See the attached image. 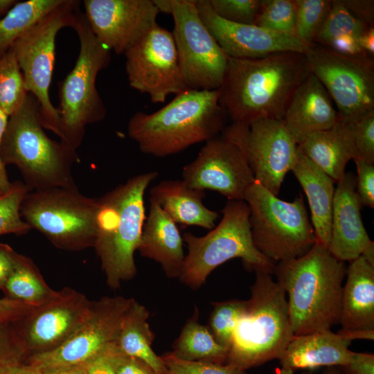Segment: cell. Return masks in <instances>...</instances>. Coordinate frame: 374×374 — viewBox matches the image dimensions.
<instances>
[{
    "label": "cell",
    "instance_id": "6da1fadb",
    "mask_svg": "<svg viewBox=\"0 0 374 374\" xmlns=\"http://www.w3.org/2000/svg\"><path fill=\"white\" fill-rule=\"evenodd\" d=\"M311 73L303 53L278 52L228 60L219 103L234 123L259 118L283 119L299 86Z\"/></svg>",
    "mask_w": 374,
    "mask_h": 374
},
{
    "label": "cell",
    "instance_id": "7a4b0ae2",
    "mask_svg": "<svg viewBox=\"0 0 374 374\" xmlns=\"http://www.w3.org/2000/svg\"><path fill=\"white\" fill-rule=\"evenodd\" d=\"M346 268L318 242L305 255L276 264L274 274L288 296L294 335L330 330L339 323Z\"/></svg>",
    "mask_w": 374,
    "mask_h": 374
},
{
    "label": "cell",
    "instance_id": "3957f363",
    "mask_svg": "<svg viewBox=\"0 0 374 374\" xmlns=\"http://www.w3.org/2000/svg\"><path fill=\"white\" fill-rule=\"evenodd\" d=\"M219 96V89H187L157 112H136L129 120L128 135L142 152L156 157L206 142L226 126Z\"/></svg>",
    "mask_w": 374,
    "mask_h": 374
},
{
    "label": "cell",
    "instance_id": "277c9868",
    "mask_svg": "<svg viewBox=\"0 0 374 374\" xmlns=\"http://www.w3.org/2000/svg\"><path fill=\"white\" fill-rule=\"evenodd\" d=\"M157 176L154 171L135 175L98 198L93 248L112 289L136 274L134 254L145 220L144 195Z\"/></svg>",
    "mask_w": 374,
    "mask_h": 374
},
{
    "label": "cell",
    "instance_id": "5b68a950",
    "mask_svg": "<svg viewBox=\"0 0 374 374\" xmlns=\"http://www.w3.org/2000/svg\"><path fill=\"white\" fill-rule=\"evenodd\" d=\"M39 116V105L30 93L9 116L1 145V159L20 171L30 190L75 186L73 166L76 150L49 138Z\"/></svg>",
    "mask_w": 374,
    "mask_h": 374
},
{
    "label": "cell",
    "instance_id": "8992f818",
    "mask_svg": "<svg viewBox=\"0 0 374 374\" xmlns=\"http://www.w3.org/2000/svg\"><path fill=\"white\" fill-rule=\"evenodd\" d=\"M293 336L285 290L270 274L256 271L226 364L246 371L279 359Z\"/></svg>",
    "mask_w": 374,
    "mask_h": 374
},
{
    "label": "cell",
    "instance_id": "52a82bcc",
    "mask_svg": "<svg viewBox=\"0 0 374 374\" xmlns=\"http://www.w3.org/2000/svg\"><path fill=\"white\" fill-rule=\"evenodd\" d=\"M220 223L199 237L186 232L188 247L180 281L193 290L200 287L208 275L225 262L240 258L250 271L274 274L276 264L255 247L249 222L250 211L243 200H229L222 211Z\"/></svg>",
    "mask_w": 374,
    "mask_h": 374
},
{
    "label": "cell",
    "instance_id": "ba28073f",
    "mask_svg": "<svg viewBox=\"0 0 374 374\" xmlns=\"http://www.w3.org/2000/svg\"><path fill=\"white\" fill-rule=\"evenodd\" d=\"M77 33L80 51L71 71L59 84L60 112L66 144L76 150L89 124L106 116L105 104L96 88L98 73L111 61L110 50L92 32L84 13L77 10L71 26Z\"/></svg>",
    "mask_w": 374,
    "mask_h": 374
},
{
    "label": "cell",
    "instance_id": "9c48e42d",
    "mask_svg": "<svg viewBox=\"0 0 374 374\" xmlns=\"http://www.w3.org/2000/svg\"><path fill=\"white\" fill-rule=\"evenodd\" d=\"M244 201L250 211L253 244L274 262L299 258L317 242L301 193L292 202H287L255 181Z\"/></svg>",
    "mask_w": 374,
    "mask_h": 374
},
{
    "label": "cell",
    "instance_id": "30bf717a",
    "mask_svg": "<svg viewBox=\"0 0 374 374\" xmlns=\"http://www.w3.org/2000/svg\"><path fill=\"white\" fill-rule=\"evenodd\" d=\"M98 206V198L73 186L30 190L20 211L30 227L56 248L78 251L94 247Z\"/></svg>",
    "mask_w": 374,
    "mask_h": 374
},
{
    "label": "cell",
    "instance_id": "8fae6325",
    "mask_svg": "<svg viewBox=\"0 0 374 374\" xmlns=\"http://www.w3.org/2000/svg\"><path fill=\"white\" fill-rule=\"evenodd\" d=\"M79 4V1L64 0L30 28L10 48L28 93L39 103L42 126L53 132L62 142L64 133L62 120L59 109L50 100L49 88L55 60L57 34L63 28H71Z\"/></svg>",
    "mask_w": 374,
    "mask_h": 374
},
{
    "label": "cell",
    "instance_id": "7c38bea8",
    "mask_svg": "<svg viewBox=\"0 0 374 374\" xmlns=\"http://www.w3.org/2000/svg\"><path fill=\"white\" fill-rule=\"evenodd\" d=\"M341 118L355 122L374 110V57L351 56L312 43L304 53Z\"/></svg>",
    "mask_w": 374,
    "mask_h": 374
},
{
    "label": "cell",
    "instance_id": "4fadbf2b",
    "mask_svg": "<svg viewBox=\"0 0 374 374\" xmlns=\"http://www.w3.org/2000/svg\"><path fill=\"white\" fill-rule=\"evenodd\" d=\"M172 32L183 80L188 89L215 90L229 57L203 24L194 0H172Z\"/></svg>",
    "mask_w": 374,
    "mask_h": 374
},
{
    "label": "cell",
    "instance_id": "5bb4252c",
    "mask_svg": "<svg viewBox=\"0 0 374 374\" xmlns=\"http://www.w3.org/2000/svg\"><path fill=\"white\" fill-rule=\"evenodd\" d=\"M221 133L240 148L255 181L278 195L299 150L283 119L259 118L247 123H231Z\"/></svg>",
    "mask_w": 374,
    "mask_h": 374
},
{
    "label": "cell",
    "instance_id": "9a60e30c",
    "mask_svg": "<svg viewBox=\"0 0 374 374\" xmlns=\"http://www.w3.org/2000/svg\"><path fill=\"white\" fill-rule=\"evenodd\" d=\"M133 300L104 296L91 301L87 317L63 344L52 351L28 356L24 362L40 371L86 363L116 344L122 321Z\"/></svg>",
    "mask_w": 374,
    "mask_h": 374
},
{
    "label": "cell",
    "instance_id": "2e32d148",
    "mask_svg": "<svg viewBox=\"0 0 374 374\" xmlns=\"http://www.w3.org/2000/svg\"><path fill=\"white\" fill-rule=\"evenodd\" d=\"M130 86L153 103L188 89L183 80L172 32L157 24L124 53Z\"/></svg>",
    "mask_w": 374,
    "mask_h": 374
},
{
    "label": "cell",
    "instance_id": "e0dca14e",
    "mask_svg": "<svg viewBox=\"0 0 374 374\" xmlns=\"http://www.w3.org/2000/svg\"><path fill=\"white\" fill-rule=\"evenodd\" d=\"M91 305L84 294L66 287L12 322L26 357L52 351L63 344L86 319Z\"/></svg>",
    "mask_w": 374,
    "mask_h": 374
},
{
    "label": "cell",
    "instance_id": "ac0fdd59",
    "mask_svg": "<svg viewBox=\"0 0 374 374\" xmlns=\"http://www.w3.org/2000/svg\"><path fill=\"white\" fill-rule=\"evenodd\" d=\"M182 180L191 188L243 201L255 181L240 148L222 134L205 142L195 159L184 167Z\"/></svg>",
    "mask_w": 374,
    "mask_h": 374
},
{
    "label": "cell",
    "instance_id": "d6986e66",
    "mask_svg": "<svg viewBox=\"0 0 374 374\" xmlns=\"http://www.w3.org/2000/svg\"><path fill=\"white\" fill-rule=\"evenodd\" d=\"M84 15L99 42L124 54L157 24L152 0H84Z\"/></svg>",
    "mask_w": 374,
    "mask_h": 374
},
{
    "label": "cell",
    "instance_id": "ffe728a7",
    "mask_svg": "<svg viewBox=\"0 0 374 374\" xmlns=\"http://www.w3.org/2000/svg\"><path fill=\"white\" fill-rule=\"evenodd\" d=\"M196 7L203 24L229 57L257 58L283 51L304 53L308 46L294 35L225 20L214 12L208 0L196 1Z\"/></svg>",
    "mask_w": 374,
    "mask_h": 374
},
{
    "label": "cell",
    "instance_id": "44dd1931",
    "mask_svg": "<svg viewBox=\"0 0 374 374\" xmlns=\"http://www.w3.org/2000/svg\"><path fill=\"white\" fill-rule=\"evenodd\" d=\"M337 332L353 339H374V266L362 256L346 268Z\"/></svg>",
    "mask_w": 374,
    "mask_h": 374
},
{
    "label": "cell",
    "instance_id": "7402d4cb",
    "mask_svg": "<svg viewBox=\"0 0 374 374\" xmlns=\"http://www.w3.org/2000/svg\"><path fill=\"white\" fill-rule=\"evenodd\" d=\"M337 183L328 249L339 260L351 262L362 255L372 240L362 222V205L356 193L355 176L345 173Z\"/></svg>",
    "mask_w": 374,
    "mask_h": 374
},
{
    "label": "cell",
    "instance_id": "603a6c76",
    "mask_svg": "<svg viewBox=\"0 0 374 374\" xmlns=\"http://www.w3.org/2000/svg\"><path fill=\"white\" fill-rule=\"evenodd\" d=\"M341 116L321 82L310 73L293 94L283 121L296 143L335 126Z\"/></svg>",
    "mask_w": 374,
    "mask_h": 374
},
{
    "label": "cell",
    "instance_id": "cb8c5ba5",
    "mask_svg": "<svg viewBox=\"0 0 374 374\" xmlns=\"http://www.w3.org/2000/svg\"><path fill=\"white\" fill-rule=\"evenodd\" d=\"M150 203L138 251L160 264L167 277L179 278L185 258L183 238L171 217L157 204Z\"/></svg>",
    "mask_w": 374,
    "mask_h": 374
},
{
    "label": "cell",
    "instance_id": "d4e9b609",
    "mask_svg": "<svg viewBox=\"0 0 374 374\" xmlns=\"http://www.w3.org/2000/svg\"><path fill=\"white\" fill-rule=\"evenodd\" d=\"M351 341L330 330L294 335L279 357L283 368H314L340 366L347 364L353 352Z\"/></svg>",
    "mask_w": 374,
    "mask_h": 374
},
{
    "label": "cell",
    "instance_id": "484cf974",
    "mask_svg": "<svg viewBox=\"0 0 374 374\" xmlns=\"http://www.w3.org/2000/svg\"><path fill=\"white\" fill-rule=\"evenodd\" d=\"M291 171L306 195L317 242L328 247L335 181L304 155L299 148Z\"/></svg>",
    "mask_w": 374,
    "mask_h": 374
},
{
    "label": "cell",
    "instance_id": "4316f807",
    "mask_svg": "<svg viewBox=\"0 0 374 374\" xmlns=\"http://www.w3.org/2000/svg\"><path fill=\"white\" fill-rule=\"evenodd\" d=\"M150 192V201L157 204L175 223L206 229L215 226L218 213L203 204L205 190L191 188L183 180H166Z\"/></svg>",
    "mask_w": 374,
    "mask_h": 374
},
{
    "label": "cell",
    "instance_id": "83f0119b",
    "mask_svg": "<svg viewBox=\"0 0 374 374\" xmlns=\"http://www.w3.org/2000/svg\"><path fill=\"white\" fill-rule=\"evenodd\" d=\"M301 151L335 182L345 175L354 159L352 122L341 119L332 127L314 132L299 145Z\"/></svg>",
    "mask_w": 374,
    "mask_h": 374
},
{
    "label": "cell",
    "instance_id": "f1b7e54d",
    "mask_svg": "<svg viewBox=\"0 0 374 374\" xmlns=\"http://www.w3.org/2000/svg\"><path fill=\"white\" fill-rule=\"evenodd\" d=\"M148 318V309L134 299L122 321L116 345L125 354L145 362L157 374H168L161 356L152 350L154 335Z\"/></svg>",
    "mask_w": 374,
    "mask_h": 374
},
{
    "label": "cell",
    "instance_id": "f546056e",
    "mask_svg": "<svg viewBox=\"0 0 374 374\" xmlns=\"http://www.w3.org/2000/svg\"><path fill=\"white\" fill-rule=\"evenodd\" d=\"M199 310L195 306L170 353L184 360L226 364L228 350L217 343L208 328L199 323Z\"/></svg>",
    "mask_w": 374,
    "mask_h": 374
},
{
    "label": "cell",
    "instance_id": "4dcf8cb0",
    "mask_svg": "<svg viewBox=\"0 0 374 374\" xmlns=\"http://www.w3.org/2000/svg\"><path fill=\"white\" fill-rule=\"evenodd\" d=\"M1 291L4 297L31 307L45 303L57 292L48 285L33 260L19 253Z\"/></svg>",
    "mask_w": 374,
    "mask_h": 374
},
{
    "label": "cell",
    "instance_id": "1f68e13d",
    "mask_svg": "<svg viewBox=\"0 0 374 374\" xmlns=\"http://www.w3.org/2000/svg\"><path fill=\"white\" fill-rule=\"evenodd\" d=\"M64 0H28L17 2L0 18V59L13 44Z\"/></svg>",
    "mask_w": 374,
    "mask_h": 374
},
{
    "label": "cell",
    "instance_id": "d6a6232c",
    "mask_svg": "<svg viewBox=\"0 0 374 374\" xmlns=\"http://www.w3.org/2000/svg\"><path fill=\"white\" fill-rule=\"evenodd\" d=\"M13 51L0 59V109L8 116L18 110L28 95Z\"/></svg>",
    "mask_w": 374,
    "mask_h": 374
},
{
    "label": "cell",
    "instance_id": "836d02e7",
    "mask_svg": "<svg viewBox=\"0 0 374 374\" xmlns=\"http://www.w3.org/2000/svg\"><path fill=\"white\" fill-rule=\"evenodd\" d=\"M368 27L346 7L344 0H332L326 21L313 43L326 46L330 42L346 36L359 37Z\"/></svg>",
    "mask_w": 374,
    "mask_h": 374
},
{
    "label": "cell",
    "instance_id": "e575fe53",
    "mask_svg": "<svg viewBox=\"0 0 374 374\" xmlns=\"http://www.w3.org/2000/svg\"><path fill=\"white\" fill-rule=\"evenodd\" d=\"M29 191L23 181H16L0 195V235H21L32 229L23 219L20 211L21 203Z\"/></svg>",
    "mask_w": 374,
    "mask_h": 374
},
{
    "label": "cell",
    "instance_id": "d590c367",
    "mask_svg": "<svg viewBox=\"0 0 374 374\" xmlns=\"http://www.w3.org/2000/svg\"><path fill=\"white\" fill-rule=\"evenodd\" d=\"M294 36L305 45L314 42L331 8V0H295Z\"/></svg>",
    "mask_w": 374,
    "mask_h": 374
},
{
    "label": "cell",
    "instance_id": "8d00e7d4",
    "mask_svg": "<svg viewBox=\"0 0 374 374\" xmlns=\"http://www.w3.org/2000/svg\"><path fill=\"white\" fill-rule=\"evenodd\" d=\"M247 300L213 303L208 328L217 344L229 350L235 326L244 312Z\"/></svg>",
    "mask_w": 374,
    "mask_h": 374
},
{
    "label": "cell",
    "instance_id": "74e56055",
    "mask_svg": "<svg viewBox=\"0 0 374 374\" xmlns=\"http://www.w3.org/2000/svg\"><path fill=\"white\" fill-rule=\"evenodd\" d=\"M255 25L273 32L294 36L295 0H263Z\"/></svg>",
    "mask_w": 374,
    "mask_h": 374
},
{
    "label": "cell",
    "instance_id": "f35d334b",
    "mask_svg": "<svg viewBox=\"0 0 374 374\" xmlns=\"http://www.w3.org/2000/svg\"><path fill=\"white\" fill-rule=\"evenodd\" d=\"M214 12L229 21L255 25L263 0H208Z\"/></svg>",
    "mask_w": 374,
    "mask_h": 374
},
{
    "label": "cell",
    "instance_id": "ab89813d",
    "mask_svg": "<svg viewBox=\"0 0 374 374\" xmlns=\"http://www.w3.org/2000/svg\"><path fill=\"white\" fill-rule=\"evenodd\" d=\"M161 357L168 374H247L244 370L230 364L187 361L176 357L171 353Z\"/></svg>",
    "mask_w": 374,
    "mask_h": 374
},
{
    "label": "cell",
    "instance_id": "60d3db41",
    "mask_svg": "<svg viewBox=\"0 0 374 374\" xmlns=\"http://www.w3.org/2000/svg\"><path fill=\"white\" fill-rule=\"evenodd\" d=\"M352 137L354 159L374 164V110L352 122Z\"/></svg>",
    "mask_w": 374,
    "mask_h": 374
},
{
    "label": "cell",
    "instance_id": "b9f144b4",
    "mask_svg": "<svg viewBox=\"0 0 374 374\" xmlns=\"http://www.w3.org/2000/svg\"><path fill=\"white\" fill-rule=\"evenodd\" d=\"M26 358L12 322L0 321V366L22 363Z\"/></svg>",
    "mask_w": 374,
    "mask_h": 374
},
{
    "label": "cell",
    "instance_id": "7bdbcfd3",
    "mask_svg": "<svg viewBox=\"0 0 374 374\" xmlns=\"http://www.w3.org/2000/svg\"><path fill=\"white\" fill-rule=\"evenodd\" d=\"M107 354L115 374H157L145 362L122 352L116 344L108 348Z\"/></svg>",
    "mask_w": 374,
    "mask_h": 374
},
{
    "label": "cell",
    "instance_id": "ee69618b",
    "mask_svg": "<svg viewBox=\"0 0 374 374\" xmlns=\"http://www.w3.org/2000/svg\"><path fill=\"white\" fill-rule=\"evenodd\" d=\"M357 168L355 189L363 206L374 208V164L354 159Z\"/></svg>",
    "mask_w": 374,
    "mask_h": 374
},
{
    "label": "cell",
    "instance_id": "f6af8a7d",
    "mask_svg": "<svg viewBox=\"0 0 374 374\" xmlns=\"http://www.w3.org/2000/svg\"><path fill=\"white\" fill-rule=\"evenodd\" d=\"M339 368L341 374H374V355L353 352L350 360Z\"/></svg>",
    "mask_w": 374,
    "mask_h": 374
},
{
    "label": "cell",
    "instance_id": "bcb514c9",
    "mask_svg": "<svg viewBox=\"0 0 374 374\" xmlns=\"http://www.w3.org/2000/svg\"><path fill=\"white\" fill-rule=\"evenodd\" d=\"M33 307L6 297L0 299V321L15 322Z\"/></svg>",
    "mask_w": 374,
    "mask_h": 374
},
{
    "label": "cell",
    "instance_id": "7dc6e473",
    "mask_svg": "<svg viewBox=\"0 0 374 374\" xmlns=\"http://www.w3.org/2000/svg\"><path fill=\"white\" fill-rule=\"evenodd\" d=\"M348 9L369 26H374V1L344 0Z\"/></svg>",
    "mask_w": 374,
    "mask_h": 374
},
{
    "label": "cell",
    "instance_id": "c3c4849f",
    "mask_svg": "<svg viewBox=\"0 0 374 374\" xmlns=\"http://www.w3.org/2000/svg\"><path fill=\"white\" fill-rule=\"evenodd\" d=\"M18 253L9 244L0 243V290L12 271Z\"/></svg>",
    "mask_w": 374,
    "mask_h": 374
},
{
    "label": "cell",
    "instance_id": "681fc988",
    "mask_svg": "<svg viewBox=\"0 0 374 374\" xmlns=\"http://www.w3.org/2000/svg\"><path fill=\"white\" fill-rule=\"evenodd\" d=\"M108 348L86 362L87 374H115L109 359Z\"/></svg>",
    "mask_w": 374,
    "mask_h": 374
},
{
    "label": "cell",
    "instance_id": "f907efd6",
    "mask_svg": "<svg viewBox=\"0 0 374 374\" xmlns=\"http://www.w3.org/2000/svg\"><path fill=\"white\" fill-rule=\"evenodd\" d=\"M9 116L0 109V151L3 136L7 126ZM8 174L6 170V166L2 162L0 154V190L3 192L6 191L10 186Z\"/></svg>",
    "mask_w": 374,
    "mask_h": 374
},
{
    "label": "cell",
    "instance_id": "816d5d0a",
    "mask_svg": "<svg viewBox=\"0 0 374 374\" xmlns=\"http://www.w3.org/2000/svg\"><path fill=\"white\" fill-rule=\"evenodd\" d=\"M0 374H41V371L25 362L0 366Z\"/></svg>",
    "mask_w": 374,
    "mask_h": 374
},
{
    "label": "cell",
    "instance_id": "f5cc1de1",
    "mask_svg": "<svg viewBox=\"0 0 374 374\" xmlns=\"http://www.w3.org/2000/svg\"><path fill=\"white\" fill-rule=\"evenodd\" d=\"M41 374H87L86 363L58 366L41 371Z\"/></svg>",
    "mask_w": 374,
    "mask_h": 374
},
{
    "label": "cell",
    "instance_id": "db71d44e",
    "mask_svg": "<svg viewBox=\"0 0 374 374\" xmlns=\"http://www.w3.org/2000/svg\"><path fill=\"white\" fill-rule=\"evenodd\" d=\"M364 53L374 57V26L368 27L358 38Z\"/></svg>",
    "mask_w": 374,
    "mask_h": 374
},
{
    "label": "cell",
    "instance_id": "11a10c76",
    "mask_svg": "<svg viewBox=\"0 0 374 374\" xmlns=\"http://www.w3.org/2000/svg\"><path fill=\"white\" fill-rule=\"evenodd\" d=\"M159 12L172 14V0H152Z\"/></svg>",
    "mask_w": 374,
    "mask_h": 374
},
{
    "label": "cell",
    "instance_id": "9f6ffc18",
    "mask_svg": "<svg viewBox=\"0 0 374 374\" xmlns=\"http://www.w3.org/2000/svg\"><path fill=\"white\" fill-rule=\"evenodd\" d=\"M369 264L374 266V242L371 244L365 249L361 255Z\"/></svg>",
    "mask_w": 374,
    "mask_h": 374
},
{
    "label": "cell",
    "instance_id": "6f0895ef",
    "mask_svg": "<svg viewBox=\"0 0 374 374\" xmlns=\"http://www.w3.org/2000/svg\"><path fill=\"white\" fill-rule=\"evenodd\" d=\"M17 2L15 0H0V15H6Z\"/></svg>",
    "mask_w": 374,
    "mask_h": 374
},
{
    "label": "cell",
    "instance_id": "680465c9",
    "mask_svg": "<svg viewBox=\"0 0 374 374\" xmlns=\"http://www.w3.org/2000/svg\"><path fill=\"white\" fill-rule=\"evenodd\" d=\"M301 374H312L310 373H302ZM323 374H341L339 367L332 366L328 367V368L323 372Z\"/></svg>",
    "mask_w": 374,
    "mask_h": 374
},
{
    "label": "cell",
    "instance_id": "91938a15",
    "mask_svg": "<svg viewBox=\"0 0 374 374\" xmlns=\"http://www.w3.org/2000/svg\"><path fill=\"white\" fill-rule=\"evenodd\" d=\"M294 371L286 368H277L274 374H294Z\"/></svg>",
    "mask_w": 374,
    "mask_h": 374
},
{
    "label": "cell",
    "instance_id": "94428289",
    "mask_svg": "<svg viewBox=\"0 0 374 374\" xmlns=\"http://www.w3.org/2000/svg\"><path fill=\"white\" fill-rule=\"evenodd\" d=\"M4 192L0 190V195H2Z\"/></svg>",
    "mask_w": 374,
    "mask_h": 374
},
{
    "label": "cell",
    "instance_id": "6125c7cd",
    "mask_svg": "<svg viewBox=\"0 0 374 374\" xmlns=\"http://www.w3.org/2000/svg\"><path fill=\"white\" fill-rule=\"evenodd\" d=\"M0 17H1V15H0Z\"/></svg>",
    "mask_w": 374,
    "mask_h": 374
}]
</instances>
